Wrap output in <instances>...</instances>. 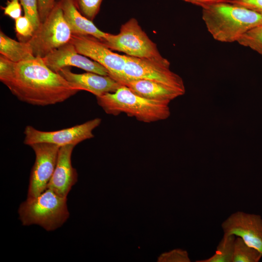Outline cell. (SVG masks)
Here are the masks:
<instances>
[{
  "label": "cell",
  "instance_id": "20",
  "mask_svg": "<svg viewBox=\"0 0 262 262\" xmlns=\"http://www.w3.org/2000/svg\"><path fill=\"white\" fill-rule=\"evenodd\" d=\"M237 42L240 45L249 48L262 55V25L247 32Z\"/></svg>",
  "mask_w": 262,
  "mask_h": 262
},
{
  "label": "cell",
  "instance_id": "15",
  "mask_svg": "<svg viewBox=\"0 0 262 262\" xmlns=\"http://www.w3.org/2000/svg\"><path fill=\"white\" fill-rule=\"evenodd\" d=\"M135 94L149 99L170 101L184 94L173 88L161 83L144 79H125L118 82Z\"/></svg>",
  "mask_w": 262,
  "mask_h": 262
},
{
  "label": "cell",
  "instance_id": "22",
  "mask_svg": "<svg viewBox=\"0 0 262 262\" xmlns=\"http://www.w3.org/2000/svg\"><path fill=\"white\" fill-rule=\"evenodd\" d=\"M15 20V31L20 41L27 42L33 35L35 30L30 20L25 16Z\"/></svg>",
  "mask_w": 262,
  "mask_h": 262
},
{
  "label": "cell",
  "instance_id": "10",
  "mask_svg": "<svg viewBox=\"0 0 262 262\" xmlns=\"http://www.w3.org/2000/svg\"><path fill=\"white\" fill-rule=\"evenodd\" d=\"M35 155L31 170L27 198H34L46 189L54 172L60 147L50 143H40L30 146Z\"/></svg>",
  "mask_w": 262,
  "mask_h": 262
},
{
  "label": "cell",
  "instance_id": "9",
  "mask_svg": "<svg viewBox=\"0 0 262 262\" xmlns=\"http://www.w3.org/2000/svg\"><path fill=\"white\" fill-rule=\"evenodd\" d=\"M70 42L78 53L103 66L113 79L118 82L122 78L126 62L124 55L113 52L91 35L72 34Z\"/></svg>",
  "mask_w": 262,
  "mask_h": 262
},
{
  "label": "cell",
  "instance_id": "13",
  "mask_svg": "<svg viewBox=\"0 0 262 262\" xmlns=\"http://www.w3.org/2000/svg\"><path fill=\"white\" fill-rule=\"evenodd\" d=\"M75 146L66 145L60 147L56 164L47 185L58 195L65 197L78 180L76 169L71 164V155Z\"/></svg>",
  "mask_w": 262,
  "mask_h": 262
},
{
  "label": "cell",
  "instance_id": "17",
  "mask_svg": "<svg viewBox=\"0 0 262 262\" xmlns=\"http://www.w3.org/2000/svg\"><path fill=\"white\" fill-rule=\"evenodd\" d=\"M0 54L14 63L34 59L27 42L16 41L0 31Z\"/></svg>",
  "mask_w": 262,
  "mask_h": 262
},
{
  "label": "cell",
  "instance_id": "2",
  "mask_svg": "<svg viewBox=\"0 0 262 262\" xmlns=\"http://www.w3.org/2000/svg\"><path fill=\"white\" fill-rule=\"evenodd\" d=\"M202 18L212 37L219 42H237L247 32L262 25V16L231 2H222L202 8Z\"/></svg>",
  "mask_w": 262,
  "mask_h": 262
},
{
  "label": "cell",
  "instance_id": "16",
  "mask_svg": "<svg viewBox=\"0 0 262 262\" xmlns=\"http://www.w3.org/2000/svg\"><path fill=\"white\" fill-rule=\"evenodd\" d=\"M57 2L72 34L91 35L99 40L105 37L107 33L100 31L92 21L83 16L71 0H58Z\"/></svg>",
  "mask_w": 262,
  "mask_h": 262
},
{
  "label": "cell",
  "instance_id": "23",
  "mask_svg": "<svg viewBox=\"0 0 262 262\" xmlns=\"http://www.w3.org/2000/svg\"><path fill=\"white\" fill-rule=\"evenodd\" d=\"M23 8L24 16L32 23L35 31L39 27L41 22L38 9L37 0H19Z\"/></svg>",
  "mask_w": 262,
  "mask_h": 262
},
{
  "label": "cell",
  "instance_id": "25",
  "mask_svg": "<svg viewBox=\"0 0 262 262\" xmlns=\"http://www.w3.org/2000/svg\"><path fill=\"white\" fill-rule=\"evenodd\" d=\"M162 261L189 262L190 259L187 252L182 249H177L165 253L162 257Z\"/></svg>",
  "mask_w": 262,
  "mask_h": 262
},
{
  "label": "cell",
  "instance_id": "3",
  "mask_svg": "<svg viewBox=\"0 0 262 262\" xmlns=\"http://www.w3.org/2000/svg\"><path fill=\"white\" fill-rule=\"evenodd\" d=\"M96 98L98 105L109 115L123 113L145 123L164 120L170 115V103L145 98L122 84L115 92Z\"/></svg>",
  "mask_w": 262,
  "mask_h": 262
},
{
  "label": "cell",
  "instance_id": "19",
  "mask_svg": "<svg viewBox=\"0 0 262 262\" xmlns=\"http://www.w3.org/2000/svg\"><path fill=\"white\" fill-rule=\"evenodd\" d=\"M262 257L257 250L248 246L241 237H236L232 262H258Z\"/></svg>",
  "mask_w": 262,
  "mask_h": 262
},
{
  "label": "cell",
  "instance_id": "28",
  "mask_svg": "<svg viewBox=\"0 0 262 262\" xmlns=\"http://www.w3.org/2000/svg\"><path fill=\"white\" fill-rule=\"evenodd\" d=\"M186 2L200 6L201 8L212 4L230 2L232 0H182Z\"/></svg>",
  "mask_w": 262,
  "mask_h": 262
},
{
  "label": "cell",
  "instance_id": "14",
  "mask_svg": "<svg viewBox=\"0 0 262 262\" xmlns=\"http://www.w3.org/2000/svg\"><path fill=\"white\" fill-rule=\"evenodd\" d=\"M58 73L75 88L88 91L96 97L114 92L121 85L110 76L90 72L74 73L67 67L61 69Z\"/></svg>",
  "mask_w": 262,
  "mask_h": 262
},
{
  "label": "cell",
  "instance_id": "18",
  "mask_svg": "<svg viewBox=\"0 0 262 262\" xmlns=\"http://www.w3.org/2000/svg\"><path fill=\"white\" fill-rule=\"evenodd\" d=\"M236 236L223 235L214 254L210 258L196 261V262H232L234 244Z\"/></svg>",
  "mask_w": 262,
  "mask_h": 262
},
{
  "label": "cell",
  "instance_id": "4",
  "mask_svg": "<svg viewBox=\"0 0 262 262\" xmlns=\"http://www.w3.org/2000/svg\"><path fill=\"white\" fill-rule=\"evenodd\" d=\"M67 197H62L47 188L37 196L22 202L18 210L23 226L39 225L47 231L60 227L68 219L69 213Z\"/></svg>",
  "mask_w": 262,
  "mask_h": 262
},
{
  "label": "cell",
  "instance_id": "26",
  "mask_svg": "<svg viewBox=\"0 0 262 262\" xmlns=\"http://www.w3.org/2000/svg\"><path fill=\"white\" fill-rule=\"evenodd\" d=\"M55 0H37L38 9L41 23L45 21L56 4Z\"/></svg>",
  "mask_w": 262,
  "mask_h": 262
},
{
  "label": "cell",
  "instance_id": "5",
  "mask_svg": "<svg viewBox=\"0 0 262 262\" xmlns=\"http://www.w3.org/2000/svg\"><path fill=\"white\" fill-rule=\"evenodd\" d=\"M99 40L111 50L124 52L128 56L161 62H169L161 55L156 44L134 18L122 24L118 34L107 33L105 37Z\"/></svg>",
  "mask_w": 262,
  "mask_h": 262
},
{
  "label": "cell",
  "instance_id": "21",
  "mask_svg": "<svg viewBox=\"0 0 262 262\" xmlns=\"http://www.w3.org/2000/svg\"><path fill=\"white\" fill-rule=\"evenodd\" d=\"M77 10L85 17L93 21L100 10L103 0H71Z\"/></svg>",
  "mask_w": 262,
  "mask_h": 262
},
{
  "label": "cell",
  "instance_id": "24",
  "mask_svg": "<svg viewBox=\"0 0 262 262\" xmlns=\"http://www.w3.org/2000/svg\"><path fill=\"white\" fill-rule=\"evenodd\" d=\"M21 5L19 0H8L5 7H1L4 14L16 20L21 16Z\"/></svg>",
  "mask_w": 262,
  "mask_h": 262
},
{
  "label": "cell",
  "instance_id": "1",
  "mask_svg": "<svg viewBox=\"0 0 262 262\" xmlns=\"http://www.w3.org/2000/svg\"><path fill=\"white\" fill-rule=\"evenodd\" d=\"M0 81L19 100L36 106L63 102L79 91L40 58L14 63L0 55Z\"/></svg>",
  "mask_w": 262,
  "mask_h": 262
},
{
  "label": "cell",
  "instance_id": "27",
  "mask_svg": "<svg viewBox=\"0 0 262 262\" xmlns=\"http://www.w3.org/2000/svg\"><path fill=\"white\" fill-rule=\"evenodd\" d=\"M229 2L241 5L262 16V0H232Z\"/></svg>",
  "mask_w": 262,
  "mask_h": 262
},
{
  "label": "cell",
  "instance_id": "11",
  "mask_svg": "<svg viewBox=\"0 0 262 262\" xmlns=\"http://www.w3.org/2000/svg\"><path fill=\"white\" fill-rule=\"evenodd\" d=\"M224 235L241 237L262 255V218L258 214L237 211L221 224Z\"/></svg>",
  "mask_w": 262,
  "mask_h": 262
},
{
  "label": "cell",
  "instance_id": "7",
  "mask_svg": "<svg viewBox=\"0 0 262 262\" xmlns=\"http://www.w3.org/2000/svg\"><path fill=\"white\" fill-rule=\"evenodd\" d=\"M125 65L122 78L155 81L178 90L183 93L185 88L182 78L170 69V62H161L148 59L124 55Z\"/></svg>",
  "mask_w": 262,
  "mask_h": 262
},
{
  "label": "cell",
  "instance_id": "12",
  "mask_svg": "<svg viewBox=\"0 0 262 262\" xmlns=\"http://www.w3.org/2000/svg\"><path fill=\"white\" fill-rule=\"evenodd\" d=\"M41 59L50 69L56 73L64 67L72 66L87 72L109 76L107 70L103 66L78 53L70 41Z\"/></svg>",
  "mask_w": 262,
  "mask_h": 262
},
{
  "label": "cell",
  "instance_id": "6",
  "mask_svg": "<svg viewBox=\"0 0 262 262\" xmlns=\"http://www.w3.org/2000/svg\"><path fill=\"white\" fill-rule=\"evenodd\" d=\"M57 2L44 22L27 41L34 56L42 58L69 42L72 36Z\"/></svg>",
  "mask_w": 262,
  "mask_h": 262
},
{
  "label": "cell",
  "instance_id": "8",
  "mask_svg": "<svg viewBox=\"0 0 262 262\" xmlns=\"http://www.w3.org/2000/svg\"><path fill=\"white\" fill-rule=\"evenodd\" d=\"M101 122V119L95 118L83 123L70 128L54 131H42L28 125L25 128L24 143L31 145L40 143H47L60 147L73 145L94 137L93 131Z\"/></svg>",
  "mask_w": 262,
  "mask_h": 262
}]
</instances>
